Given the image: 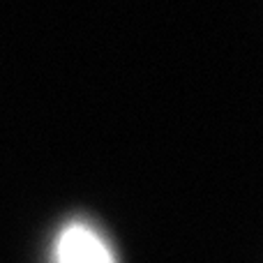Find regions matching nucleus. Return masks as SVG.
I'll return each instance as SVG.
<instances>
[{"instance_id": "nucleus-1", "label": "nucleus", "mask_w": 263, "mask_h": 263, "mask_svg": "<svg viewBox=\"0 0 263 263\" xmlns=\"http://www.w3.org/2000/svg\"><path fill=\"white\" fill-rule=\"evenodd\" d=\"M49 263H118V254L97 224L77 217L55 231L49 247Z\"/></svg>"}]
</instances>
